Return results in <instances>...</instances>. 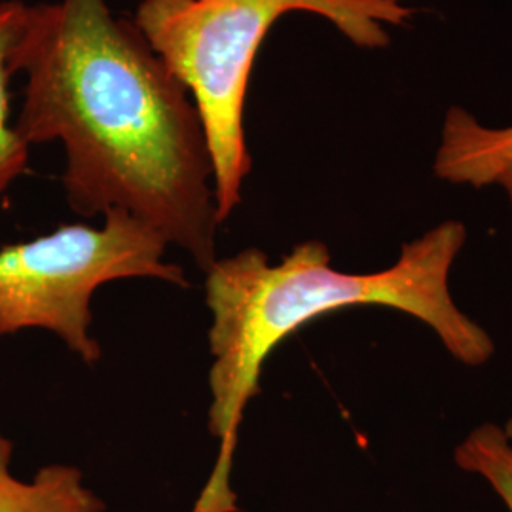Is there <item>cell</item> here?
I'll use <instances>...</instances> for the list:
<instances>
[{
  "label": "cell",
  "instance_id": "obj_1",
  "mask_svg": "<svg viewBox=\"0 0 512 512\" xmlns=\"http://www.w3.org/2000/svg\"><path fill=\"white\" fill-rule=\"evenodd\" d=\"M12 73L25 74L14 128L29 145L59 141L69 207L126 211L183 249L203 274L222 224L198 109L135 21L109 0L27 6Z\"/></svg>",
  "mask_w": 512,
  "mask_h": 512
},
{
  "label": "cell",
  "instance_id": "obj_2",
  "mask_svg": "<svg viewBox=\"0 0 512 512\" xmlns=\"http://www.w3.org/2000/svg\"><path fill=\"white\" fill-rule=\"evenodd\" d=\"M465 241L463 222H440L404 243L391 268L372 274L332 268L323 241L298 243L279 264L256 247L217 258L205 272V304L213 319L207 429L219 440V456L192 512H238L230 475L239 425L260 393L268 357L311 321L357 306L403 311L437 332L461 365H486L494 357V340L459 310L450 291V272Z\"/></svg>",
  "mask_w": 512,
  "mask_h": 512
},
{
  "label": "cell",
  "instance_id": "obj_3",
  "mask_svg": "<svg viewBox=\"0 0 512 512\" xmlns=\"http://www.w3.org/2000/svg\"><path fill=\"white\" fill-rule=\"evenodd\" d=\"M293 12L329 19L366 50L389 46L387 29L414 18L403 0H141L137 6V29L200 114L220 222L238 209L253 169L243 110L256 54L275 21Z\"/></svg>",
  "mask_w": 512,
  "mask_h": 512
},
{
  "label": "cell",
  "instance_id": "obj_4",
  "mask_svg": "<svg viewBox=\"0 0 512 512\" xmlns=\"http://www.w3.org/2000/svg\"><path fill=\"white\" fill-rule=\"evenodd\" d=\"M103 226L61 224L54 232L0 249V340L42 329L84 363L103 357L92 336V296L118 279H158L190 287L179 264L165 262L169 243L147 222L112 209Z\"/></svg>",
  "mask_w": 512,
  "mask_h": 512
},
{
  "label": "cell",
  "instance_id": "obj_5",
  "mask_svg": "<svg viewBox=\"0 0 512 512\" xmlns=\"http://www.w3.org/2000/svg\"><path fill=\"white\" fill-rule=\"evenodd\" d=\"M509 164H512V126H484L461 107L448 109L433 165L439 179L484 188L495 184L497 175Z\"/></svg>",
  "mask_w": 512,
  "mask_h": 512
},
{
  "label": "cell",
  "instance_id": "obj_6",
  "mask_svg": "<svg viewBox=\"0 0 512 512\" xmlns=\"http://www.w3.org/2000/svg\"><path fill=\"white\" fill-rule=\"evenodd\" d=\"M14 442L0 433V512H105L107 503L67 463L38 469L31 480L12 471Z\"/></svg>",
  "mask_w": 512,
  "mask_h": 512
},
{
  "label": "cell",
  "instance_id": "obj_7",
  "mask_svg": "<svg viewBox=\"0 0 512 512\" xmlns=\"http://www.w3.org/2000/svg\"><path fill=\"white\" fill-rule=\"evenodd\" d=\"M27 4L19 0H0V194L19 179L29 164V145L10 124L8 82L12 73V54L18 42Z\"/></svg>",
  "mask_w": 512,
  "mask_h": 512
},
{
  "label": "cell",
  "instance_id": "obj_8",
  "mask_svg": "<svg viewBox=\"0 0 512 512\" xmlns=\"http://www.w3.org/2000/svg\"><path fill=\"white\" fill-rule=\"evenodd\" d=\"M461 471L480 476L512 512V440L494 423L475 427L454 450Z\"/></svg>",
  "mask_w": 512,
  "mask_h": 512
},
{
  "label": "cell",
  "instance_id": "obj_9",
  "mask_svg": "<svg viewBox=\"0 0 512 512\" xmlns=\"http://www.w3.org/2000/svg\"><path fill=\"white\" fill-rule=\"evenodd\" d=\"M495 184L503 186V190L507 192V196H509V200L512 202V164L507 165V167L497 175Z\"/></svg>",
  "mask_w": 512,
  "mask_h": 512
},
{
  "label": "cell",
  "instance_id": "obj_10",
  "mask_svg": "<svg viewBox=\"0 0 512 512\" xmlns=\"http://www.w3.org/2000/svg\"><path fill=\"white\" fill-rule=\"evenodd\" d=\"M505 429V433H507V437L512 440V418L511 420L507 421V425L503 427Z\"/></svg>",
  "mask_w": 512,
  "mask_h": 512
}]
</instances>
